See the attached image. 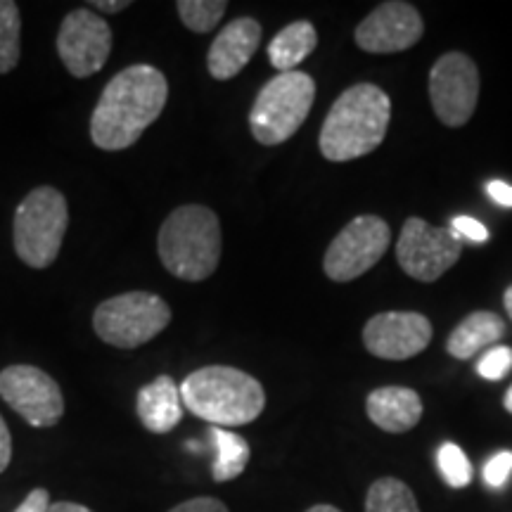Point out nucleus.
<instances>
[{"label": "nucleus", "mask_w": 512, "mask_h": 512, "mask_svg": "<svg viewBox=\"0 0 512 512\" xmlns=\"http://www.w3.org/2000/svg\"><path fill=\"white\" fill-rule=\"evenodd\" d=\"M183 406L214 427L249 425L264 413L266 392L245 370L207 366L195 370L181 384Z\"/></svg>", "instance_id": "nucleus-3"}, {"label": "nucleus", "mask_w": 512, "mask_h": 512, "mask_svg": "<svg viewBox=\"0 0 512 512\" xmlns=\"http://www.w3.org/2000/svg\"><path fill=\"white\" fill-rule=\"evenodd\" d=\"M171 323V309L159 294L126 292L105 299L93 313V328L105 344L138 349L152 342Z\"/></svg>", "instance_id": "nucleus-7"}, {"label": "nucleus", "mask_w": 512, "mask_h": 512, "mask_svg": "<svg viewBox=\"0 0 512 512\" xmlns=\"http://www.w3.org/2000/svg\"><path fill=\"white\" fill-rule=\"evenodd\" d=\"M503 406H505V411H508V413L512 415V384H510V387H508V392H505Z\"/></svg>", "instance_id": "nucleus-36"}, {"label": "nucleus", "mask_w": 512, "mask_h": 512, "mask_svg": "<svg viewBox=\"0 0 512 512\" xmlns=\"http://www.w3.org/2000/svg\"><path fill=\"white\" fill-rule=\"evenodd\" d=\"M181 22L195 34H207L226 15V0H181L176 3Z\"/></svg>", "instance_id": "nucleus-23"}, {"label": "nucleus", "mask_w": 512, "mask_h": 512, "mask_svg": "<svg viewBox=\"0 0 512 512\" xmlns=\"http://www.w3.org/2000/svg\"><path fill=\"white\" fill-rule=\"evenodd\" d=\"M138 418L143 427L152 434L171 432L183 420L181 387L174 377L159 375L150 384H145L136 399Z\"/></svg>", "instance_id": "nucleus-17"}, {"label": "nucleus", "mask_w": 512, "mask_h": 512, "mask_svg": "<svg viewBox=\"0 0 512 512\" xmlns=\"http://www.w3.org/2000/svg\"><path fill=\"white\" fill-rule=\"evenodd\" d=\"M486 192L491 195V200L501 204V207L512 209V185L503 183V181H491L486 185Z\"/></svg>", "instance_id": "nucleus-31"}, {"label": "nucleus", "mask_w": 512, "mask_h": 512, "mask_svg": "<svg viewBox=\"0 0 512 512\" xmlns=\"http://www.w3.org/2000/svg\"><path fill=\"white\" fill-rule=\"evenodd\" d=\"M19 34H22V17L17 3L0 0V74H8L17 67Z\"/></svg>", "instance_id": "nucleus-22"}, {"label": "nucleus", "mask_w": 512, "mask_h": 512, "mask_svg": "<svg viewBox=\"0 0 512 512\" xmlns=\"http://www.w3.org/2000/svg\"><path fill=\"white\" fill-rule=\"evenodd\" d=\"M366 512H420L411 486L396 477H382L368 489Z\"/></svg>", "instance_id": "nucleus-21"}, {"label": "nucleus", "mask_w": 512, "mask_h": 512, "mask_svg": "<svg viewBox=\"0 0 512 512\" xmlns=\"http://www.w3.org/2000/svg\"><path fill=\"white\" fill-rule=\"evenodd\" d=\"M392 228L380 216L363 214L351 219L330 242L323 271L335 283H351L368 273L387 254Z\"/></svg>", "instance_id": "nucleus-8"}, {"label": "nucleus", "mask_w": 512, "mask_h": 512, "mask_svg": "<svg viewBox=\"0 0 512 512\" xmlns=\"http://www.w3.org/2000/svg\"><path fill=\"white\" fill-rule=\"evenodd\" d=\"M505 335V320L494 311L470 313L456 330L448 335L446 351L458 361H470L479 351L496 347V342Z\"/></svg>", "instance_id": "nucleus-18"}, {"label": "nucleus", "mask_w": 512, "mask_h": 512, "mask_svg": "<svg viewBox=\"0 0 512 512\" xmlns=\"http://www.w3.org/2000/svg\"><path fill=\"white\" fill-rule=\"evenodd\" d=\"M460 252L463 240L451 228H434L425 219L411 216L401 228L396 261L418 283H434L458 264Z\"/></svg>", "instance_id": "nucleus-9"}, {"label": "nucleus", "mask_w": 512, "mask_h": 512, "mask_svg": "<svg viewBox=\"0 0 512 512\" xmlns=\"http://www.w3.org/2000/svg\"><path fill=\"white\" fill-rule=\"evenodd\" d=\"M10 460H12V437H10L8 425H5L3 415H0V475L8 470Z\"/></svg>", "instance_id": "nucleus-30"}, {"label": "nucleus", "mask_w": 512, "mask_h": 512, "mask_svg": "<svg viewBox=\"0 0 512 512\" xmlns=\"http://www.w3.org/2000/svg\"><path fill=\"white\" fill-rule=\"evenodd\" d=\"M448 228H451L460 240H463V238L472 240V242H486V240H489V230H486L482 221L472 219V216H456V219H451V226H448Z\"/></svg>", "instance_id": "nucleus-27"}, {"label": "nucleus", "mask_w": 512, "mask_h": 512, "mask_svg": "<svg viewBox=\"0 0 512 512\" xmlns=\"http://www.w3.org/2000/svg\"><path fill=\"white\" fill-rule=\"evenodd\" d=\"M261 46V24L252 17H238L221 29L207 55L209 74L216 81H228L247 67Z\"/></svg>", "instance_id": "nucleus-15"}, {"label": "nucleus", "mask_w": 512, "mask_h": 512, "mask_svg": "<svg viewBox=\"0 0 512 512\" xmlns=\"http://www.w3.org/2000/svg\"><path fill=\"white\" fill-rule=\"evenodd\" d=\"M159 259L178 280L202 283L214 275L221 261L219 216L204 204H183L166 216L159 228Z\"/></svg>", "instance_id": "nucleus-4"}, {"label": "nucleus", "mask_w": 512, "mask_h": 512, "mask_svg": "<svg viewBox=\"0 0 512 512\" xmlns=\"http://www.w3.org/2000/svg\"><path fill=\"white\" fill-rule=\"evenodd\" d=\"M128 5H131L128 0H95V3L88 5V8H93V12L102 10V12H110V15H114V12L126 10Z\"/></svg>", "instance_id": "nucleus-32"}, {"label": "nucleus", "mask_w": 512, "mask_h": 512, "mask_svg": "<svg viewBox=\"0 0 512 512\" xmlns=\"http://www.w3.org/2000/svg\"><path fill=\"white\" fill-rule=\"evenodd\" d=\"M50 505H53V501H50L48 489H34L17 505L15 512H48Z\"/></svg>", "instance_id": "nucleus-29"}, {"label": "nucleus", "mask_w": 512, "mask_h": 512, "mask_svg": "<svg viewBox=\"0 0 512 512\" xmlns=\"http://www.w3.org/2000/svg\"><path fill=\"white\" fill-rule=\"evenodd\" d=\"M211 444L216 448L214 465H211V477L214 482H230L238 479L249 465V444L245 437L235 434L233 430H223V427H211L209 430Z\"/></svg>", "instance_id": "nucleus-20"}, {"label": "nucleus", "mask_w": 512, "mask_h": 512, "mask_svg": "<svg viewBox=\"0 0 512 512\" xmlns=\"http://www.w3.org/2000/svg\"><path fill=\"white\" fill-rule=\"evenodd\" d=\"M306 512H342L339 508H335V505H328V503H318L313 505V508H309Z\"/></svg>", "instance_id": "nucleus-34"}, {"label": "nucleus", "mask_w": 512, "mask_h": 512, "mask_svg": "<svg viewBox=\"0 0 512 512\" xmlns=\"http://www.w3.org/2000/svg\"><path fill=\"white\" fill-rule=\"evenodd\" d=\"M0 396L31 427H55L64 415L60 384L36 366H8L0 373Z\"/></svg>", "instance_id": "nucleus-11"}, {"label": "nucleus", "mask_w": 512, "mask_h": 512, "mask_svg": "<svg viewBox=\"0 0 512 512\" xmlns=\"http://www.w3.org/2000/svg\"><path fill=\"white\" fill-rule=\"evenodd\" d=\"M57 53L67 72L76 79H88L105 67L112 53V29L98 12L79 8L62 19L57 34Z\"/></svg>", "instance_id": "nucleus-12"}, {"label": "nucleus", "mask_w": 512, "mask_h": 512, "mask_svg": "<svg viewBox=\"0 0 512 512\" xmlns=\"http://www.w3.org/2000/svg\"><path fill=\"white\" fill-rule=\"evenodd\" d=\"M169 512H230V510L226 503L219 501V498L200 496V498H190V501L174 505Z\"/></svg>", "instance_id": "nucleus-28"}, {"label": "nucleus", "mask_w": 512, "mask_h": 512, "mask_svg": "<svg viewBox=\"0 0 512 512\" xmlns=\"http://www.w3.org/2000/svg\"><path fill=\"white\" fill-rule=\"evenodd\" d=\"M512 475V451H498L489 463L484 465V482L491 489H501Z\"/></svg>", "instance_id": "nucleus-26"}, {"label": "nucleus", "mask_w": 512, "mask_h": 512, "mask_svg": "<svg viewBox=\"0 0 512 512\" xmlns=\"http://www.w3.org/2000/svg\"><path fill=\"white\" fill-rule=\"evenodd\" d=\"M425 34L420 12L411 3L389 0L377 5L356 27V46L373 55H392L413 48Z\"/></svg>", "instance_id": "nucleus-14"}, {"label": "nucleus", "mask_w": 512, "mask_h": 512, "mask_svg": "<svg viewBox=\"0 0 512 512\" xmlns=\"http://www.w3.org/2000/svg\"><path fill=\"white\" fill-rule=\"evenodd\" d=\"M169 98V81L150 64L121 69L102 91L91 117V140L100 150L119 152L136 145L155 124Z\"/></svg>", "instance_id": "nucleus-1"}, {"label": "nucleus", "mask_w": 512, "mask_h": 512, "mask_svg": "<svg viewBox=\"0 0 512 512\" xmlns=\"http://www.w3.org/2000/svg\"><path fill=\"white\" fill-rule=\"evenodd\" d=\"M512 370V349L510 347H491L484 351V356L477 361V373L484 377V380L498 382L503 380Z\"/></svg>", "instance_id": "nucleus-25"}, {"label": "nucleus", "mask_w": 512, "mask_h": 512, "mask_svg": "<svg viewBox=\"0 0 512 512\" xmlns=\"http://www.w3.org/2000/svg\"><path fill=\"white\" fill-rule=\"evenodd\" d=\"M437 465L441 477H444V482L451 486V489H465V486L472 482L470 460H467L463 448L453 444V441H446V444L439 446Z\"/></svg>", "instance_id": "nucleus-24"}, {"label": "nucleus", "mask_w": 512, "mask_h": 512, "mask_svg": "<svg viewBox=\"0 0 512 512\" xmlns=\"http://www.w3.org/2000/svg\"><path fill=\"white\" fill-rule=\"evenodd\" d=\"M313 100L316 81L306 72L294 69L273 76L256 95L249 112V128L256 143L280 145L290 140L309 117Z\"/></svg>", "instance_id": "nucleus-5"}, {"label": "nucleus", "mask_w": 512, "mask_h": 512, "mask_svg": "<svg viewBox=\"0 0 512 512\" xmlns=\"http://www.w3.org/2000/svg\"><path fill=\"white\" fill-rule=\"evenodd\" d=\"M430 100L437 119L460 128L472 119L479 100V69L465 53H446L430 72Z\"/></svg>", "instance_id": "nucleus-10"}, {"label": "nucleus", "mask_w": 512, "mask_h": 512, "mask_svg": "<svg viewBox=\"0 0 512 512\" xmlns=\"http://www.w3.org/2000/svg\"><path fill=\"white\" fill-rule=\"evenodd\" d=\"M370 422L389 434L411 432L422 418V399L411 387H380L366 399Z\"/></svg>", "instance_id": "nucleus-16"}, {"label": "nucleus", "mask_w": 512, "mask_h": 512, "mask_svg": "<svg viewBox=\"0 0 512 512\" xmlns=\"http://www.w3.org/2000/svg\"><path fill=\"white\" fill-rule=\"evenodd\" d=\"M318 46L316 27L306 19L287 24L283 31H278L271 43H268V60L280 74L294 72L297 64H302Z\"/></svg>", "instance_id": "nucleus-19"}, {"label": "nucleus", "mask_w": 512, "mask_h": 512, "mask_svg": "<svg viewBox=\"0 0 512 512\" xmlns=\"http://www.w3.org/2000/svg\"><path fill=\"white\" fill-rule=\"evenodd\" d=\"M48 512H93L91 508H86V505L81 503H72V501H57L50 505Z\"/></svg>", "instance_id": "nucleus-33"}, {"label": "nucleus", "mask_w": 512, "mask_h": 512, "mask_svg": "<svg viewBox=\"0 0 512 512\" xmlns=\"http://www.w3.org/2000/svg\"><path fill=\"white\" fill-rule=\"evenodd\" d=\"M432 323L418 311L377 313L363 328V344L384 361H408L430 347Z\"/></svg>", "instance_id": "nucleus-13"}, {"label": "nucleus", "mask_w": 512, "mask_h": 512, "mask_svg": "<svg viewBox=\"0 0 512 512\" xmlns=\"http://www.w3.org/2000/svg\"><path fill=\"white\" fill-rule=\"evenodd\" d=\"M69 226L67 197L57 188L31 190L15 211V252L31 268L55 264Z\"/></svg>", "instance_id": "nucleus-6"}, {"label": "nucleus", "mask_w": 512, "mask_h": 512, "mask_svg": "<svg viewBox=\"0 0 512 512\" xmlns=\"http://www.w3.org/2000/svg\"><path fill=\"white\" fill-rule=\"evenodd\" d=\"M503 304H505V313H508L510 320H512V285L503 294Z\"/></svg>", "instance_id": "nucleus-35"}, {"label": "nucleus", "mask_w": 512, "mask_h": 512, "mask_svg": "<svg viewBox=\"0 0 512 512\" xmlns=\"http://www.w3.org/2000/svg\"><path fill=\"white\" fill-rule=\"evenodd\" d=\"M392 121V100L375 83H356L330 107L318 147L328 162H351L382 145Z\"/></svg>", "instance_id": "nucleus-2"}]
</instances>
